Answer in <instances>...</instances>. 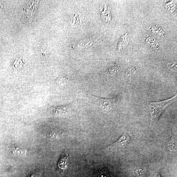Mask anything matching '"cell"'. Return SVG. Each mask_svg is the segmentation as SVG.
Listing matches in <instances>:
<instances>
[{"mask_svg": "<svg viewBox=\"0 0 177 177\" xmlns=\"http://www.w3.org/2000/svg\"><path fill=\"white\" fill-rule=\"evenodd\" d=\"M154 177H161V176L159 174H158H158H157V175H156V176Z\"/></svg>", "mask_w": 177, "mask_h": 177, "instance_id": "cell-10", "label": "cell"}, {"mask_svg": "<svg viewBox=\"0 0 177 177\" xmlns=\"http://www.w3.org/2000/svg\"><path fill=\"white\" fill-rule=\"evenodd\" d=\"M130 137L127 133H124L117 141L109 147V149L114 150L122 147L126 145Z\"/></svg>", "mask_w": 177, "mask_h": 177, "instance_id": "cell-2", "label": "cell"}, {"mask_svg": "<svg viewBox=\"0 0 177 177\" xmlns=\"http://www.w3.org/2000/svg\"><path fill=\"white\" fill-rule=\"evenodd\" d=\"M68 80L64 77H62L61 78L59 79L58 83L59 84L63 85L65 84L68 82Z\"/></svg>", "mask_w": 177, "mask_h": 177, "instance_id": "cell-6", "label": "cell"}, {"mask_svg": "<svg viewBox=\"0 0 177 177\" xmlns=\"http://www.w3.org/2000/svg\"><path fill=\"white\" fill-rule=\"evenodd\" d=\"M41 53L44 55H45L48 52V48L46 45L43 46L41 49Z\"/></svg>", "mask_w": 177, "mask_h": 177, "instance_id": "cell-7", "label": "cell"}, {"mask_svg": "<svg viewBox=\"0 0 177 177\" xmlns=\"http://www.w3.org/2000/svg\"><path fill=\"white\" fill-rule=\"evenodd\" d=\"M167 65L169 67L173 68V67H175L176 65V63L175 62H170Z\"/></svg>", "mask_w": 177, "mask_h": 177, "instance_id": "cell-8", "label": "cell"}, {"mask_svg": "<svg viewBox=\"0 0 177 177\" xmlns=\"http://www.w3.org/2000/svg\"><path fill=\"white\" fill-rule=\"evenodd\" d=\"M24 63L25 62L22 58L17 59L13 65V68L14 69H18L22 67Z\"/></svg>", "mask_w": 177, "mask_h": 177, "instance_id": "cell-5", "label": "cell"}, {"mask_svg": "<svg viewBox=\"0 0 177 177\" xmlns=\"http://www.w3.org/2000/svg\"><path fill=\"white\" fill-rule=\"evenodd\" d=\"M176 97V95L174 97L166 100L150 102L149 109L152 123L154 124L158 122L160 116L164 110L173 102Z\"/></svg>", "mask_w": 177, "mask_h": 177, "instance_id": "cell-1", "label": "cell"}, {"mask_svg": "<svg viewBox=\"0 0 177 177\" xmlns=\"http://www.w3.org/2000/svg\"><path fill=\"white\" fill-rule=\"evenodd\" d=\"M98 177H109L108 175L106 173H102L99 175Z\"/></svg>", "mask_w": 177, "mask_h": 177, "instance_id": "cell-9", "label": "cell"}, {"mask_svg": "<svg viewBox=\"0 0 177 177\" xmlns=\"http://www.w3.org/2000/svg\"><path fill=\"white\" fill-rule=\"evenodd\" d=\"M98 102L99 105L105 110H110L113 107V101L112 99L105 98H99Z\"/></svg>", "mask_w": 177, "mask_h": 177, "instance_id": "cell-3", "label": "cell"}, {"mask_svg": "<svg viewBox=\"0 0 177 177\" xmlns=\"http://www.w3.org/2000/svg\"><path fill=\"white\" fill-rule=\"evenodd\" d=\"M10 149L13 154L18 156H24L27 154V150L23 148L13 147Z\"/></svg>", "mask_w": 177, "mask_h": 177, "instance_id": "cell-4", "label": "cell"}]
</instances>
